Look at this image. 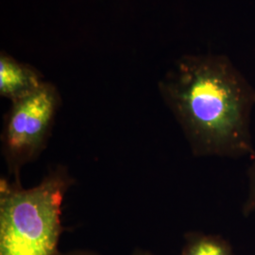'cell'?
<instances>
[{"instance_id": "1", "label": "cell", "mask_w": 255, "mask_h": 255, "mask_svg": "<svg viewBox=\"0 0 255 255\" xmlns=\"http://www.w3.org/2000/svg\"><path fill=\"white\" fill-rule=\"evenodd\" d=\"M158 89L195 156L255 154L251 127L255 88L228 56L183 55Z\"/></svg>"}, {"instance_id": "2", "label": "cell", "mask_w": 255, "mask_h": 255, "mask_svg": "<svg viewBox=\"0 0 255 255\" xmlns=\"http://www.w3.org/2000/svg\"><path fill=\"white\" fill-rule=\"evenodd\" d=\"M72 183L63 166L27 189L1 180L0 255H59L63 202Z\"/></svg>"}, {"instance_id": "3", "label": "cell", "mask_w": 255, "mask_h": 255, "mask_svg": "<svg viewBox=\"0 0 255 255\" xmlns=\"http://www.w3.org/2000/svg\"><path fill=\"white\" fill-rule=\"evenodd\" d=\"M60 105L57 87L46 81L35 91L11 101L1 142L9 172L17 180L21 168L46 147Z\"/></svg>"}, {"instance_id": "4", "label": "cell", "mask_w": 255, "mask_h": 255, "mask_svg": "<svg viewBox=\"0 0 255 255\" xmlns=\"http://www.w3.org/2000/svg\"><path fill=\"white\" fill-rule=\"evenodd\" d=\"M41 73L29 64L12 56L0 53V96L10 101L18 100L35 91L43 83Z\"/></svg>"}, {"instance_id": "5", "label": "cell", "mask_w": 255, "mask_h": 255, "mask_svg": "<svg viewBox=\"0 0 255 255\" xmlns=\"http://www.w3.org/2000/svg\"><path fill=\"white\" fill-rule=\"evenodd\" d=\"M181 255H235L223 237L201 233L187 235Z\"/></svg>"}, {"instance_id": "6", "label": "cell", "mask_w": 255, "mask_h": 255, "mask_svg": "<svg viewBox=\"0 0 255 255\" xmlns=\"http://www.w3.org/2000/svg\"><path fill=\"white\" fill-rule=\"evenodd\" d=\"M251 160L252 163L248 170V193L241 210V213L245 218L255 213V154L251 158Z\"/></svg>"}, {"instance_id": "7", "label": "cell", "mask_w": 255, "mask_h": 255, "mask_svg": "<svg viewBox=\"0 0 255 255\" xmlns=\"http://www.w3.org/2000/svg\"><path fill=\"white\" fill-rule=\"evenodd\" d=\"M58 255H99L89 251H70L67 253H60Z\"/></svg>"}, {"instance_id": "8", "label": "cell", "mask_w": 255, "mask_h": 255, "mask_svg": "<svg viewBox=\"0 0 255 255\" xmlns=\"http://www.w3.org/2000/svg\"><path fill=\"white\" fill-rule=\"evenodd\" d=\"M132 255H152L151 253H149L148 251H145V250H142V249H138V250H135L133 253H132Z\"/></svg>"}]
</instances>
